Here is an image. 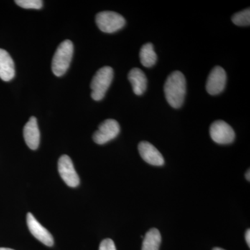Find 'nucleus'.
Here are the masks:
<instances>
[{"mask_svg":"<svg viewBox=\"0 0 250 250\" xmlns=\"http://www.w3.org/2000/svg\"><path fill=\"white\" fill-rule=\"evenodd\" d=\"M213 250H225L222 249V248H213Z\"/></svg>","mask_w":250,"mask_h":250,"instance_id":"4be33fe9","label":"nucleus"},{"mask_svg":"<svg viewBox=\"0 0 250 250\" xmlns=\"http://www.w3.org/2000/svg\"><path fill=\"white\" fill-rule=\"evenodd\" d=\"M187 93V81L182 72L174 71L167 77L164 84V94L167 103L174 108L183 105Z\"/></svg>","mask_w":250,"mask_h":250,"instance_id":"f257e3e1","label":"nucleus"},{"mask_svg":"<svg viewBox=\"0 0 250 250\" xmlns=\"http://www.w3.org/2000/svg\"><path fill=\"white\" fill-rule=\"evenodd\" d=\"M121 131L119 123L113 119H107L102 123L98 129L94 133V142L98 145H104L116 139Z\"/></svg>","mask_w":250,"mask_h":250,"instance_id":"423d86ee","label":"nucleus"},{"mask_svg":"<svg viewBox=\"0 0 250 250\" xmlns=\"http://www.w3.org/2000/svg\"><path fill=\"white\" fill-rule=\"evenodd\" d=\"M15 76L14 62L9 54L0 49V79L9 82Z\"/></svg>","mask_w":250,"mask_h":250,"instance_id":"ddd939ff","label":"nucleus"},{"mask_svg":"<svg viewBox=\"0 0 250 250\" xmlns=\"http://www.w3.org/2000/svg\"><path fill=\"white\" fill-rule=\"evenodd\" d=\"M233 24L238 26H249L250 23V10L246 9L236 13L231 18Z\"/></svg>","mask_w":250,"mask_h":250,"instance_id":"dca6fc26","label":"nucleus"},{"mask_svg":"<svg viewBox=\"0 0 250 250\" xmlns=\"http://www.w3.org/2000/svg\"><path fill=\"white\" fill-rule=\"evenodd\" d=\"M140 60L143 66L146 67H151L155 65L157 56L152 43L147 42L142 46L140 51Z\"/></svg>","mask_w":250,"mask_h":250,"instance_id":"2eb2a0df","label":"nucleus"},{"mask_svg":"<svg viewBox=\"0 0 250 250\" xmlns=\"http://www.w3.org/2000/svg\"><path fill=\"white\" fill-rule=\"evenodd\" d=\"M58 170L61 177L68 187H77L80 184V177L75 170L70 156H61L58 162Z\"/></svg>","mask_w":250,"mask_h":250,"instance_id":"0eeeda50","label":"nucleus"},{"mask_svg":"<svg viewBox=\"0 0 250 250\" xmlns=\"http://www.w3.org/2000/svg\"><path fill=\"white\" fill-rule=\"evenodd\" d=\"M0 250H14L11 249V248H0Z\"/></svg>","mask_w":250,"mask_h":250,"instance_id":"412c9836","label":"nucleus"},{"mask_svg":"<svg viewBox=\"0 0 250 250\" xmlns=\"http://www.w3.org/2000/svg\"><path fill=\"white\" fill-rule=\"evenodd\" d=\"M99 29L104 33L111 34L120 30L125 25L123 16L113 11H103L97 14L95 18Z\"/></svg>","mask_w":250,"mask_h":250,"instance_id":"20e7f679","label":"nucleus"},{"mask_svg":"<svg viewBox=\"0 0 250 250\" xmlns=\"http://www.w3.org/2000/svg\"><path fill=\"white\" fill-rule=\"evenodd\" d=\"M27 223L28 228L36 239L48 247L54 245V238L47 229L44 228L39 223L32 213H28L27 215Z\"/></svg>","mask_w":250,"mask_h":250,"instance_id":"1a4fd4ad","label":"nucleus"},{"mask_svg":"<svg viewBox=\"0 0 250 250\" xmlns=\"http://www.w3.org/2000/svg\"><path fill=\"white\" fill-rule=\"evenodd\" d=\"M128 79L136 95H143L147 89V77L141 69L137 67L131 69L128 74Z\"/></svg>","mask_w":250,"mask_h":250,"instance_id":"f8f14e48","label":"nucleus"},{"mask_svg":"<svg viewBox=\"0 0 250 250\" xmlns=\"http://www.w3.org/2000/svg\"><path fill=\"white\" fill-rule=\"evenodd\" d=\"M23 135L24 141L31 149L35 150L39 147L40 144V131L35 117L29 118L23 129Z\"/></svg>","mask_w":250,"mask_h":250,"instance_id":"9b49d317","label":"nucleus"},{"mask_svg":"<svg viewBox=\"0 0 250 250\" xmlns=\"http://www.w3.org/2000/svg\"><path fill=\"white\" fill-rule=\"evenodd\" d=\"M161 243L160 231L156 228L149 229L143 239L142 250H159Z\"/></svg>","mask_w":250,"mask_h":250,"instance_id":"4468645a","label":"nucleus"},{"mask_svg":"<svg viewBox=\"0 0 250 250\" xmlns=\"http://www.w3.org/2000/svg\"><path fill=\"white\" fill-rule=\"evenodd\" d=\"M246 240L248 246L250 247V230L248 229L246 233Z\"/></svg>","mask_w":250,"mask_h":250,"instance_id":"6ab92c4d","label":"nucleus"},{"mask_svg":"<svg viewBox=\"0 0 250 250\" xmlns=\"http://www.w3.org/2000/svg\"><path fill=\"white\" fill-rule=\"evenodd\" d=\"M139 152L143 160L150 165L162 166L165 164L164 156L161 152L147 141H142L139 143Z\"/></svg>","mask_w":250,"mask_h":250,"instance_id":"9d476101","label":"nucleus"},{"mask_svg":"<svg viewBox=\"0 0 250 250\" xmlns=\"http://www.w3.org/2000/svg\"><path fill=\"white\" fill-rule=\"evenodd\" d=\"M74 47L71 41H62L57 47L52 62V72L61 77L67 72L73 56Z\"/></svg>","mask_w":250,"mask_h":250,"instance_id":"f03ea898","label":"nucleus"},{"mask_svg":"<svg viewBox=\"0 0 250 250\" xmlns=\"http://www.w3.org/2000/svg\"><path fill=\"white\" fill-rule=\"evenodd\" d=\"M113 79V70L112 67H102L94 75L90 88L91 97L95 101H100L104 98Z\"/></svg>","mask_w":250,"mask_h":250,"instance_id":"7ed1b4c3","label":"nucleus"},{"mask_svg":"<svg viewBox=\"0 0 250 250\" xmlns=\"http://www.w3.org/2000/svg\"><path fill=\"white\" fill-rule=\"evenodd\" d=\"M99 250H116L114 242L110 238H106L101 242Z\"/></svg>","mask_w":250,"mask_h":250,"instance_id":"a211bd4d","label":"nucleus"},{"mask_svg":"<svg viewBox=\"0 0 250 250\" xmlns=\"http://www.w3.org/2000/svg\"><path fill=\"white\" fill-rule=\"evenodd\" d=\"M209 132L212 140L220 145L232 143L236 137L233 128L226 122L220 120L212 123L210 126Z\"/></svg>","mask_w":250,"mask_h":250,"instance_id":"39448f33","label":"nucleus"},{"mask_svg":"<svg viewBox=\"0 0 250 250\" xmlns=\"http://www.w3.org/2000/svg\"><path fill=\"white\" fill-rule=\"evenodd\" d=\"M246 177L247 180L249 181V182H250V170H248V171H247V172L246 174Z\"/></svg>","mask_w":250,"mask_h":250,"instance_id":"aec40b11","label":"nucleus"},{"mask_svg":"<svg viewBox=\"0 0 250 250\" xmlns=\"http://www.w3.org/2000/svg\"><path fill=\"white\" fill-rule=\"evenodd\" d=\"M227 83V74L223 67L215 66L210 71L207 79L206 89L211 95H218L225 89Z\"/></svg>","mask_w":250,"mask_h":250,"instance_id":"6e6552de","label":"nucleus"},{"mask_svg":"<svg viewBox=\"0 0 250 250\" xmlns=\"http://www.w3.org/2000/svg\"><path fill=\"white\" fill-rule=\"evenodd\" d=\"M15 2L18 6L26 9H41L43 3L41 0H16Z\"/></svg>","mask_w":250,"mask_h":250,"instance_id":"f3484780","label":"nucleus"}]
</instances>
